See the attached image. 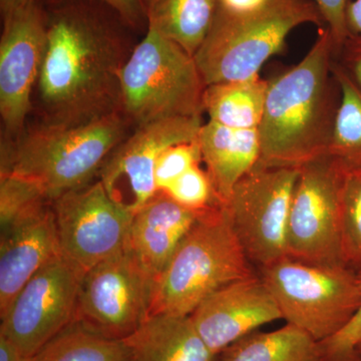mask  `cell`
I'll list each match as a JSON object with an SVG mask.
<instances>
[{
	"mask_svg": "<svg viewBox=\"0 0 361 361\" xmlns=\"http://www.w3.org/2000/svg\"><path fill=\"white\" fill-rule=\"evenodd\" d=\"M89 2H65L47 16L37 84L47 125H82L122 111L121 71L132 51L116 23Z\"/></svg>",
	"mask_w": 361,
	"mask_h": 361,
	"instance_id": "cell-1",
	"label": "cell"
},
{
	"mask_svg": "<svg viewBox=\"0 0 361 361\" xmlns=\"http://www.w3.org/2000/svg\"><path fill=\"white\" fill-rule=\"evenodd\" d=\"M336 44L329 28L305 58L269 80L259 125L256 167L300 169L329 155L341 89L332 73Z\"/></svg>",
	"mask_w": 361,
	"mask_h": 361,
	"instance_id": "cell-2",
	"label": "cell"
},
{
	"mask_svg": "<svg viewBox=\"0 0 361 361\" xmlns=\"http://www.w3.org/2000/svg\"><path fill=\"white\" fill-rule=\"evenodd\" d=\"M130 127L122 111L78 126L42 123L2 142L1 174L35 180L54 201L92 182Z\"/></svg>",
	"mask_w": 361,
	"mask_h": 361,
	"instance_id": "cell-3",
	"label": "cell"
},
{
	"mask_svg": "<svg viewBox=\"0 0 361 361\" xmlns=\"http://www.w3.org/2000/svg\"><path fill=\"white\" fill-rule=\"evenodd\" d=\"M224 204L201 212L156 280L149 316H190L226 285L256 275Z\"/></svg>",
	"mask_w": 361,
	"mask_h": 361,
	"instance_id": "cell-4",
	"label": "cell"
},
{
	"mask_svg": "<svg viewBox=\"0 0 361 361\" xmlns=\"http://www.w3.org/2000/svg\"><path fill=\"white\" fill-rule=\"evenodd\" d=\"M306 23H324L312 0H271L262 11L245 16L217 9L194 56L206 87L257 77L268 59L285 51L292 30Z\"/></svg>",
	"mask_w": 361,
	"mask_h": 361,
	"instance_id": "cell-5",
	"label": "cell"
},
{
	"mask_svg": "<svg viewBox=\"0 0 361 361\" xmlns=\"http://www.w3.org/2000/svg\"><path fill=\"white\" fill-rule=\"evenodd\" d=\"M121 109L130 123L201 116L206 85L194 56L148 27L120 75Z\"/></svg>",
	"mask_w": 361,
	"mask_h": 361,
	"instance_id": "cell-6",
	"label": "cell"
},
{
	"mask_svg": "<svg viewBox=\"0 0 361 361\" xmlns=\"http://www.w3.org/2000/svg\"><path fill=\"white\" fill-rule=\"evenodd\" d=\"M282 319L322 342L343 329L360 308L357 271L285 257L261 268Z\"/></svg>",
	"mask_w": 361,
	"mask_h": 361,
	"instance_id": "cell-7",
	"label": "cell"
},
{
	"mask_svg": "<svg viewBox=\"0 0 361 361\" xmlns=\"http://www.w3.org/2000/svg\"><path fill=\"white\" fill-rule=\"evenodd\" d=\"M156 280L127 247L85 273L75 322L106 338H127L149 317Z\"/></svg>",
	"mask_w": 361,
	"mask_h": 361,
	"instance_id": "cell-8",
	"label": "cell"
},
{
	"mask_svg": "<svg viewBox=\"0 0 361 361\" xmlns=\"http://www.w3.org/2000/svg\"><path fill=\"white\" fill-rule=\"evenodd\" d=\"M299 169L254 167L224 206L247 258L261 268L287 256V228Z\"/></svg>",
	"mask_w": 361,
	"mask_h": 361,
	"instance_id": "cell-9",
	"label": "cell"
},
{
	"mask_svg": "<svg viewBox=\"0 0 361 361\" xmlns=\"http://www.w3.org/2000/svg\"><path fill=\"white\" fill-rule=\"evenodd\" d=\"M344 175L345 170L329 155L299 169L287 228L288 257L312 264H343L341 210Z\"/></svg>",
	"mask_w": 361,
	"mask_h": 361,
	"instance_id": "cell-10",
	"label": "cell"
},
{
	"mask_svg": "<svg viewBox=\"0 0 361 361\" xmlns=\"http://www.w3.org/2000/svg\"><path fill=\"white\" fill-rule=\"evenodd\" d=\"M61 255L82 273L127 248L134 213L99 179L52 201Z\"/></svg>",
	"mask_w": 361,
	"mask_h": 361,
	"instance_id": "cell-11",
	"label": "cell"
},
{
	"mask_svg": "<svg viewBox=\"0 0 361 361\" xmlns=\"http://www.w3.org/2000/svg\"><path fill=\"white\" fill-rule=\"evenodd\" d=\"M85 273L59 256L21 289L1 318L0 334L33 357L75 322Z\"/></svg>",
	"mask_w": 361,
	"mask_h": 361,
	"instance_id": "cell-12",
	"label": "cell"
},
{
	"mask_svg": "<svg viewBox=\"0 0 361 361\" xmlns=\"http://www.w3.org/2000/svg\"><path fill=\"white\" fill-rule=\"evenodd\" d=\"M201 116L163 118L135 128L104 161L99 173L109 195L135 213L157 193L155 168L169 147L198 140Z\"/></svg>",
	"mask_w": 361,
	"mask_h": 361,
	"instance_id": "cell-13",
	"label": "cell"
},
{
	"mask_svg": "<svg viewBox=\"0 0 361 361\" xmlns=\"http://www.w3.org/2000/svg\"><path fill=\"white\" fill-rule=\"evenodd\" d=\"M47 16L37 1L4 18L0 40V116L8 141L25 130L47 40Z\"/></svg>",
	"mask_w": 361,
	"mask_h": 361,
	"instance_id": "cell-14",
	"label": "cell"
},
{
	"mask_svg": "<svg viewBox=\"0 0 361 361\" xmlns=\"http://www.w3.org/2000/svg\"><path fill=\"white\" fill-rule=\"evenodd\" d=\"M190 317L202 339L216 355L259 327L282 319L274 297L257 275L214 292Z\"/></svg>",
	"mask_w": 361,
	"mask_h": 361,
	"instance_id": "cell-15",
	"label": "cell"
},
{
	"mask_svg": "<svg viewBox=\"0 0 361 361\" xmlns=\"http://www.w3.org/2000/svg\"><path fill=\"white\" fill-rule=\"evenodd\" d=\"M61 255L52 204L0 235V316L32 277Z\"/></svg>",
	"mask_w": 361,
	"mask_h": 361,
	"instance_id": "cell-16",
	"label": "cell"
},
{
	"mask_svg": "<svg viewBox=\"0 0 361 361\" xmlns=\"http://www.w3.org/2000/svg\"><path fill=\"white\" fill-rule=\"evenodd\" d=\"M200 214L158 191L133 216L127 247L158 278Z\"/></svg>",
	"mask_w": 361,
	"mask_h": 361,
	"instance_id": "cell-17",
	"label": "cell"
},
{
	"mask_svg": "<svg viewBox=\"0 0 361 361\" xmlns=\"http://www.w3.org/2000/svg\"><path fill=\"white\" fill-rule=\"evenodd\" d=\"M198 142L216 196L225 204L235 185L257 165L258 129H234L208 121L202 126Z\"/></svg>",
	"mask_w": 361,
	"mask_h": 361,
	"instance_id": "cell-18",
	"label": "cell"
},
{
	"mask_svg": "<svg viewBox=\"0 0 361 361\" xmlns=\"http://www.w3.org/2000/svg\"><path fill=\"white\" fill-rule=\"evenodd\" d=\"M133 361H219L190 316H149L127 338Z\"/></svg>",
	"mask_w": 361,
	"mask_h": 361,
	"instance_id": "cell-19",
	"label": "cell"
},
{
	"mask_svg": "<svg viewBox=\"0 0 361 361\" xmlns=\"http://www.w3.org/2000/svg\"><path fill=\"white\" fill-rule=\"evenodd\" d=\"M149 28L195 56L217 14V0H145Z\"/></svg>",
	"mask_w": 361,
	"mask_h": 361,
	"instance_id": "cell-20",
	"label": "cell"
},
{
	"mask_svg": "<svg viewBox=\"0 0 361 361\" xmlns=\"http://www.w3.org/2000/svg\"><path fill=\"white\" fill-rule=\"evenodd\" d=\"M269 80L259 75L237 82L207 85L204 111L213 122L234 129H258L262 120Z\"/></svg>",
	"mask_w": 361,
	"mask_h": 361,
	"instance_id": "cell-21",
	"label": "cell"
},
{
	"mask_svg": "<svg viewBox=\"0 0 361 361\" xmlns=\"http://www.w3.org/2000/svg\"><path fill=\"white\" fill-rule=\"evenodd\" d=\"M219 361H322L319 342L287 323L270 332H252L228 346Z\"/></svg>",
	"mask_w": 361,
	"mask_h": 361,
	"instance_id": "cell-22",
	"label": "cell"
},
{
	"mask_svg": "<svg viewBox=\"0 0 361 361\" xmlns=\"http://www.w3.org/2000/svg\"><path fill=\"white\" fill-rule=\"evenodd\" d=\"M332 73L341 89V102L329 155L345 171H361V87L337 61Z\"/></svg>",
	"mask_w": 361,
	"mask_h": 361,
	"instance_id": "cell-23",
	"label": "cell"
},
{
	"mask_svg": "<svg viewBox=\"0 0 361 361\" xmlns=\"http://www.w3.org/2000/svg\"><path fill=\"white\" fill-rule=\"evenodd\" d=\"M32 361H133L123 341L99 336L75 322L49 341Z\"/></svg>",
	"mask_w": 361,
	"mask_h": 361,
	"instance_id": "cell-24",
	"label": "cell"
},
{
	"mask_svg": "<svg viewBox=\"0 0 361 361\" xmlns=\"http://www.w3.org/2000/svg\"><path fill=\"white\" fill-rule=\"evenodd\" d=\"M0 175L1 234L39 215L51 205L52 201L35 180L14 174Z\"/></svg>",
	"mask_w": 361,
	"mask_h": 361,
	"instance_id": "cell-25",
	"label": "cell"
},
{
	"mask_svg": "<svg viewBox=\"0 0 361 361\" xmlns=\"http://www.w3.org/2000/svg\"><path fill=\"white\" fill-rule=\"evenodd\" d=\"M341 256L343 264L361 270V171H345L341 191Z\"/></svg>",
	"mask_w": 361,
	"mask_h": 361,
	"instance_id": "cell-26",
	"label": "cell"
},
{
	"mask_svg": "<svg viewBox=\"0 0 361 361\" xmlns=\"http://www.w3.org/2000/svg\"><path fill=\"white\" fill-rule=\"evenodd\" d=\"M164 192L180 205L196 212L222 204L216 196L208 173L202 170L199 165L187 171Z\"/></svg>",
	"mask_w": 361,
	"mask_h": 361,
	"instance_id": "cell-27",
	"label": "cell"
},
{
	"mask_svg": "<svg viewBox=\"0 0 361 361\" xmlns=\"http://www.w3.org/2000/svg\"><path fill=\"white\" fill-rule=\"evenodd\" d=\"M202 161L198 140L183 142L166 149L157 161L155 185L157 192L165 191L187 171Z\"/></svg>",
	"mask_w": 361,
	"mask_h": 361,
	"instance_id": "cell-28",
	"label": "cell"
},
{
	"mask_svg": "<svg viewBox=\"0 0 361 361\" xmlns=\"http://www.w3.org/2000/svg\"><path fill=\"white\" fill-rule=\"evenodd\" d=\"M361 289V270L357 271ZM361 342V302L348 324L338 334L319 342L322 361H360L357 346Z\"/></svg>",
	"mask_w": 361,
	"mask_h": 361,
	"instance_id": "cell-29",
	"label": "cell"
},
{
	"mask_svg": "<svg viewBox=\"0 0 361 361\" xmlns=\"http://www.w3.org/2000/svg\"><path fill=\"white\" fill-rule=\"evenodd\" d=\"M322 14L336 44V58L349 37L346 25V9L350 0H312Z\"/></svg>",
	"mask_w": 361,
	"mask_h": 361,
	"instance_id": "cell-30",
	"label": "cell"
},
{
	"mask_svg": "<svg viewBox=\"0 0 361 361\" xmlns=\"http://www.w3.org/2000/svg\"><path fill=\"white\" fill-rule=\"evenodd\" d=\"M75 0H49L54 4H65ZM90 1L101 2L109 7L114 13L130 27H142L147 23L146 6L145 0H90Z\"/></svg>",
	"mask_w": 361,
	"mask_h": 361,
	"instance_id": "cell-31",
	"label": "cell"
},
{
	"mask_svg": "<svg viewBox=\"0 0 361 361\" xmlns=\"http://www.w3.org/2000/svg\"><path fill=\"white\" fill-rule=\"evenodd\" d=\"M339 65L361 87V35H349L337 54Z\"/></svg>",
	"mask_w": 361,
	"mask_h": 361,
	"instance_id": "cell-32",
	"label": "cell"
},
{
	"mask_svg": "<svg viewBox=\"0 0 361 361\" xmlns=\"http://www.w3.org/2000/svg\"><path fill=\"white\" fill-rule=\"evenodd\" d=\"M271 0H217L218 9L234 16H245L262 11Z\"/></svg>",
	"mask_w": 361,
	"mask_h": 361,
	"instance_id": "cell-33",
	"label": "cell"
},
{
	"mask_svg": "<svg viewBox=\"0 0 361 361\" xmlns=\"http://www.w3.org/2000/svg\"><path fill=\"white\" fill-rule=\"evenodd\" d=\"M0 361H32L13 341L0 334Z\"/></svg>",
	"mask_w": 361,
	"mask_h": 361,
	"instance_id": "cell-34",
	"label": "cell"
},
{
	"mask_svg": "<svg viewBox=\"0 0 361 361\" xmlns=\"http://www.w3.org/2000/svg\"><path fill=\"white\" fill-rule=\"evenodd\" d=\"M346 25L349 35H361V0L349 2L346 9Z\"/></svg>",
	"mask_w": 361,
	"mask_h": 361,
	"instance_id": "cell-35",
	"label": "cell"
},
{
	"mask_svg": "<svg viewBox=\"0 0 361 361\" xmlns=\"http://www.w3.org/2000/svg\"><path fill=\"white\" fill-rule=\"evenodd\" d=\"M37 0H0V8H1L2 16H8L9 13L23 8L28 4Z\"/></svg>",
	"mask_w": 361,
	"mask_h": 361,
	"instance_id": "cell-36",
	"label": "cell"
},
{
	"mask_svg": "<svg viewBox=\"0 0 361 361\" xmlns=\"http://www.w3.org/2000/svg\"><path fill=\"white\" fill-rule=\"evenodd\" d=\"M357 355L358 356H361V342L360 343V345L357 346Z\"/></svg>",
	"mask_w": 361,
	"mask_h": 361,
	"instance_id": "cell-37",
	"label": "cell"
},
{
	"mask_svg": "<svg viewBox=\"0 0 361 361\" xmlns=\"http://www.w3.org/2000/svg\"><path fill=\"white\" fill-rule=\"evenodd\" d=\"M360 361H361V356H360Z\"/></svg>",
	"mask_w": 361,
	"mask_h": 361,
	"instance_id": "cell-38",
	"label": "cell"
}]
</instances>
